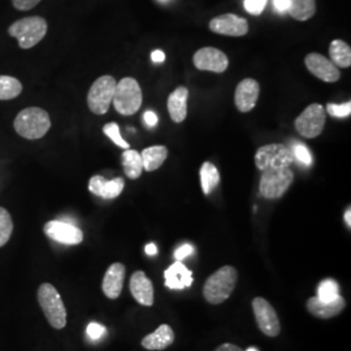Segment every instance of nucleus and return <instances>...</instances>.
<instances>
[{
    "label": "nucleus",
    "instance_id": "1",
    "mask_svg": "<svg viewBox=\"0 0 351 351\" xmlns=\"http://www.w3.org/2000/svg\"><path fill=\"white\" fill-rule=\"evenodd\" d=\"M239 272L232 265H224L207 278L203 287V295L211 304L226 302L237 285Z\"/></svg>",
    "mask_w": 351,
    "mask_h": 351
},
{
    "label": "nucleus",
    "instance_id": "2",
    "mask_svg": "<svg viewBox=\"0 0 351 351\" xmlns=\"http://www.w3.org/2000/svg\"><path fill=\"white\" fill-rule=\"evenodd\" d=\"M13 126L17 134L24 138H42L50 130V114L42 108L29 107L16 116Z\"/></svg>",
    "mask_w": 351,
    "mask_h": 351
},
{
    "label": "nucleus",
    "instance_id": "3",
    "mask_svg": "<svg viewBox=\"0 0 351 351\" xmlns=\"http://www.w3.org/2000/svg\"><path fill=\"white\" fill-rule=\"evenodd\" d=\"M10 36L19 40V46L24 50L38 45L47 33V23L43 17L32 16L17 20L8 27Z\"/></svg>",
    "mask_w": 351,
    "mask_h": 351
},
{
    "label": "nucleus",
    "instance_id": "4",
    "mask_svg": "<svg viewBox=\"0 0 351 351\" xmlns=\"http://www.w3.org/2000/svg\"><path fill=\"white\" fill-rule=\"evenodd\" d=\"M38 302L52 328L63 329L66 326V310L59 291L53 285L42 284L39 287Z\"/></svg>",
    "mask_w": 351,
    "mask_h": 351
},
{
    "label": "nucleus",
    "instance_id": "5",
    "mask_svg": "<svg viewBox=\"0 0 351 351\" xmlns=\"http://www.w3.org/2000/svg\"><path fill=\"white\" fill-rule=\"evenodd\" d=\"M114 110L124 116H130L138 111L142 106V90L138 82L125 77L116 84L112 99Z\"/></svg>",
    "mask_w": 351,
    "mask_h": 351
},
{
    "label": "nucleus",
    "instance_id": "6",
    "mask_svg": "<svg viewBox=\"0 0 351 351\" xmlns=\"http://www.w3.org/2000/svg\"><path fill=\"white\" fill-rule=\"evenodd\" d=\"M259 191L261 195L265 199H277L281 198L290 188L294 181V173L287 168H277V169H265L262 171Z\"/></svg>",
    "mask_w": 351,
    "mask_h": 351
},
{
    "label": "nucleus",
    "instance_id": "7",
    "mask_svg": "<svg viewBox=\"0 0 351 351\" xmlns=\"http://www.w3.org/2000/svg\"><path fill=\"white\" fill-rule=\"evenodd\" d=\"M116 80L112 75H101L88 90V106L95 114L108 112L116 88Z\"/></svg>",
    "mask_w": 351,
    "mask_h": 351
},
{
    "label": "nucleus",
    "instance_id": "8",
    "mask_svg": "<svg viewBox=\"0 0 351 351\" xmlns=\"http://www.w3.org/2000/svg\"><path fill=\"white\" fill-rule=\"evenodd\" d=\"M294 163L293 151L281 143H271L255 154V164L261 171L287 168Z\"/></svg>",
    "mask_w": 351,
    "mask_h": 351
},
{
    "label": "nucleus",
    "instance_id": "9",
    "mask_svg": "<svg viewBox=\"0 0 351 351\" xmlns=\"http://www.w3.org/2000/svg\"><path fill=\"white\" fill-rule=\"evenodd\" d=\"M295 129L304 138H316L326 126V108L317 103L308 106L295 119Z\"/></svg>",
    "mask_w": 351,
    "mask_h": 351
},
{
    "label": "nucleus",
    "instance_id": "10",
    "mask_svg": "<svg viewBox=\"0 0 351 351\" xmlns=\"http://www.w3.org/2000/svg\"><path fill=\"white\" fill-rule=\"evenodd\" d=\"M252 311L259 329L268 337H277L281 332L280 319L272 304L262 297L252 300Z\"/></svg>",
    "mask_w": 351,
    "mask_h": 351
},
{
    "label": "nucleus",
    "instance_id": "11",
    "mask_svg": "<svg viewBox=\"0 0 351 351\" xmlns=\"http://www.w3.org/2000/svg\"><path fill=\"white\" fill-rule=\"evenodd\" d=\"M210 30L228 37H243L249 33V23L246 19L237 14L226 13L210 21Z\"/></svg>",
    "mask_w": 351,
    "mask_h": 351
},
{
    "label": "nucleus",
    "instance_id": "12",
    "mask_svg": "<svg viewBox=\"0 0 351 351\" xmlns=\"http://www.w3.org/2000/svg\"><path fill=\"white\" fill-rule=\"evenodd\" d=\"M193 62L199 71H208L215 73H223L228 69L229 59L223 51L215 47H203L197 51Z\"/></svg>",
    "mask_w": 351,
    "mask_h": 351
},
{
    "label": "nucleus",
    "instance_id": "13",
    "mask_svg": "<svg viewBox=\"0 0 351 351\" xmlns=\"http://www.w3.org/2000/svg\"><path fill=\"white\" fill-rule=\"evenodd\" d=\"M46 236L63 245H78L84 241V233L80 228L65 221L53 220L46 223L43 228Z\"/></svg>",
    "mask_w": 351,
    "mask_h": 351
},
{
    "label": "nucleus",
    "instance_id": "14",
    "mask_svg": "<svg viewBox=\"0 0 351 351\" xmlns=\"http://www.w3.org/2000/svg\"><path fill=\"white\" fill-rule=\"evenodd\" d=\"M307 69L319 80L326 82H337L341 77L339 69L326 56L320 53H308L304 59Z\"/></svg>",
    "mask_w": 351,
    "mask_h": 351
},
{
    "label": "nucleus",
    "instance_id": "15",
    "mask_svg": "<svg viewBox=\"0 0 351 351\" xmlns=\"http://www.w3.org/2000/svg\"><path fill=\"white\" fill-rule=\"evenodd\" d=\"M261 94V85L254 78H245L239 84L234 94V103L239 112H250L256 106Z\"/></svg>",
    "mask_w": 351,
    "mask_h": 351
},
{
    "label": "nucleus",
    "instance_id": "16",
    "mask_svg": "<svg viewBox=\"0 0 351 351\" xmlns=\"http://www.w3.org/2000/svg\"><path fill=\"white\" fill-rule=\"evenodd\" d=\"M126 268L124 264L113 263L107 269L106 275L103 277L101 289L107 298L117 300L124 288L125 281Z\"/></svg>",
    "mask_w": 351,
    "mask_h": 351
},
{
    "label": "nucleus",
    "instance_id": "17",
    "mask_svg": "<svg viewBox=\"0 0 351 351\" xmlns=\"http://www.w3.org/2000/svg\"><path fill=\"white\" fill-rule=\"evenodd\" d=\"M129 287L133 298L138 302L139 304L146 307H151L154 304V285L143 271H137L132 275Z\"/></svg>",
    "mask_w": 351,
    "mask_h": 351
},
{
    "label": "nucleus",
    "instance_id": "18",
    "mask_svg": "<svg viewBox=\"0 0 351 351\" xmlns=\"http://www.w3.org/2000/svg\"><path fill=\"white\" fill-rule=\"evenodd\" d=\"M124 186H125V181L121 177L108 181L103 176H94L90 178V182H88V190L93 194L101 197L104 199L117 198L123 193Z\"/></svg>",
    "mask_w": 351,
    "mask_h": 351
},
{
    "label": "nucleus",
    "instance_id": "19",
    "mask_svg": "<svg viewBox=\"0 0 351 351\" xmlns=\"http://www.w3.org/2000/svg\"><path fill=\"white\" fill-rule=\"evenodd\" d=\"M306 306H307L308 313L314 315L315 317L326 320V319L336 317L337 315L341 314L343 311V308L346 307V301L341 295L330 302L320 301L317 297H313L307 301Z\"/></svg>",
    "mask_w": 351,
    "mask_h": 351
},
{
    "label": "nucleus",
    "instance_id": "20",
    "mask_svg": "<svg viewBox=\"0 0 351 351\" xmlns=\"http://www.w3.org/2000/svg\"><path fill=\"white\" fill-rule=\"evenodd\" d=\"M165 287L172 290H182L193 284V272L189 271L185 264L177 261L164 272Z\"/></svg>",
    "mask_w": 351,
    "mask_h": 351
},
{
    "label": "nucleus",
    "instance_id": "21",
    "mask_svg": "<svg viewBox=\"0 0 351 351\" xmlns=\"http://www.w3.org/2000/svg\"><path fill=\"white\" fill-rule=\"evenodd\" d=\"M175 342V332L168 324H162L155 332L147 335L141 341L146 350L162 351Z\"/></svg>",
    "mask_w": 351,
    "mask_h": 351
},
{
    "label": "nucleus",
    "instance_id": "22",
    "mask_svg": "<svg viewBox=\"0 0 351 351\" xmlns=\"http://www.w3.org/2000/svg\"><path fill=\"white\" fill-rule=\"evenodd\" d=\"M189 90L184 86L176 88L168 97V111L175 123H182L188 116Z\"/></svg>",
    "mask_w": 351,
    "mask_h": 351
},
{
    "label": "nucleus",
    "instance_id": "23",
    "mask_svg": "<svg viewBox=\"0 0 351 351\" xmlns=\"http://www.w3.org/2000/svg\"><path fill=\"white\" fill-rule=\"evenodd\" d=\"M143 169L147 172H154L163 165L165 159L168 158V150L164 146H152L145 149L141 154Z\"/></svg>",
    "mask_w": 351,
    "mask_h": 351
},
{
    "label": "nucleus",
    "instance_id": "24",
    "mask_svg": "<svg viewBox=\"0 0 351 351\" xmlns=\"http://www.w3.org/2000/svg\"><path fill=\"white\" fill-rule=\"evenodd\" d=\"M329 56H330V62L337 68H349L351 65L350 46L341 39H335L330 43Z\"/></svg>",
    "mask_w": 351,
    "mask_h": 351
},
{
    "label": "nucleus",
    "instance_id": "25",
    "mask_svg": "<svg viewBox=\"0 0 351 351\" xmlns=\"http://www.w3.org/2000/svg\"><path fill=\"white\" fill-rule=\"evenodd\" d=\"M289 14L298 21L310 20L316 12L315 0H289Z\"/></svg>",
    "mask_w": 351,
    "mask_h": 351
},
{
    "label": "nucleus",
    "instance_id": "26",
    "mask_svg": "<svg viewBox=\"0 0 351 351\" xmlns=\"http://www.w3.org/2000/svg\"><path fill=\"white\" fill-rule=\"evenodd\" d=\"M124 172L130 180H137L143 172V163L138 151L128 150L123 154Z\"/></svg>",
    "mask_w": 351,
    "mask_h": 351
},
{
    "label": "nucleus",
    "instance_id": "27",
    "mask_svg": "<svg viewBox=\"0 0 351 351\" xmlns=\"http://www.w3.org/2000/svg\"><path fill=\"white\" fill-rule=\"evenodd\" d=\"M199 175H201V184L203 193H204L206 195L211 194L213 191V189L216 188V186L219 185V182H220V175H219L217 168H216L211 162H206V163H203V165L201 167Z\"/></svg>",
    "mask_w": 351,
    "mask_h": 351
},
{
    "label": "nucleus",
    "instance_id": "28",
    "mask_svg": "<svg viewBox=\"0 0 351 351\" xmlns=\"http://www.w3.org/2000/svg\"><path fill=\"white\" fill-rule=\"evenodd\" d=\"M23 91L21 82L11 75H0V101H11Z\"/></svg>",
    "mask_w": 351,
    "mask_h": 351
},
{
    "label": "nucleus",
    "instance_id": "29",
    "mask_svg": "<svg viewBox=\"0 0 351 351\" xmlns=\"http://www.w3.org/2000/svg\"><path fill=\"white\" fill-rule=\"evenodd\" d=\"M339 295V284H337L335 280L326 278V280L320 282V285H319V288H317V298H319L320 301H333V300H336Z\"/></svg>",
    "mask_w": 351,
    "mask_h": 351
},
{
    "label": "nucleus",
    "instance_id": "30",
    "mask_svg": "<svg viewBox=\"0 0 351 351\" xmlns=\"http://www.w3.org/2000/svg\"><path fill=\"white\" fill-rule=\"evenodd\" d=\"M13 221L10 213L0 207V247H3L12 236Z\"/></svg>",
    "mask_w": 351,
    "mask_h": 351
},
{
    "label": "nucleus",
    "instance_id": "31",
    "mask_svg": "<svg viewBox=\"0 0 351 351\" xmlns=\"http://www.w3.org/2000/svg\"><path fill=\"white\" fill-rule=\"evenodd\" d=\"M103 132L107 137L112 139L113 143L117 145L119 147L128 150L129 149V143L126 142L125 139L121 137L120 134V128L116 124V123H110V124H106L103 128Z\"/></svg>",
    "mask_w": 351,
    "mask_h": 351
},
{
    "label": "nucleus",
    "instance_id": "32",
    "mask_svg": "<svg viewBox=\"0 0 351 351\" xmlns=\"http://www.w3.org/2000/svg\"><path fill=\"white\" fill-rule=\"evenodd\" d=\"M326 112L329 113L333 117H339V119H343L350 116L351 113V101H346L343 104H333L329 103L326 106Z\"/></svg>",
    "mask_w": 351,
    "mask_h": 351
},
{
    "label": "nucleus",
    "instance_id": "33",
    "mask_svg": "<svg viewBox=\"0 0 351 351\" xmlns=\"http://www.w3.org/2000/svg\"><path fill=\"white\" fill-rule=\"evenodd\" d=\"M293 155H294V158H295L297 160H300V162H301L302 164H304V165H311V164H313V156H311L310 151H308V149H307L304 145L297 143V145L294 146Z\"/></svg>",
    "mask_w": 351,
    "mask_h": 351
},
{
    "label": "nucleus",
    "instance_id": "34",
    "mask_svg": "<svg viewBox=\"0 0 351 351\" xmlns=\"http://www.w3.org/2000/svg\"><path fill=\"white\" fill-rule=\"evenodd\" d=\"M265 4H267V0H243L245 10L255 16L263 12Z\"/></svg>",
    "mask_w": 351,
    "mask_h": 351
},
{
    "label": "nucleus",
    "instance_id": "35",
    "mask_svg": "<svg viewBox=\"0 0 351 351\" xmlns=\"http://www.w3.org/2000/svg\"><path fill=\"white\" fill-rule=\"evenodd\" d=\"M86 332H88V336L90 339L97 341V339L103 337V335L106 333V328L101 326V324H98V323H90Z\"/></svg>",
    "mask_w": 351,
    "mask_h": 351
},
{
    "label": "nucleus",
    "instance_id": "36",
    "mask_svg": "<svg viewBox=\"0 0 351 351\" xmlns=\"http://www.w3.org/2000/svg\"><path fill=\"white\" fill-rule=\"evenodd\" d=\"M40 1L42 0H12L14 8L19 11H30L37 7Z\"/></svg>",
    "mask_w": 351,
    "mask_h": 351
},
{
    "label": "nucleus",
    "instance_id": "37",
    "mask_svg": "<svg viewBox=\"0 0 351 351\" xmlns=\"http://www.w3.org/2000/svg\"><path fill=\"white\" fill-rule=\"evenodd\" d=\"M191 254H193V246H191V245H184V246L178 247V249L175 251L176 261H180V262H181L182 259L188 258L189 255H191Z\"/></svg>",
    "mask_w": 351,
    "mask_h": 351
},
{
    "label": "nucleus",
    "instance_id": "38",
    "mask_svg": "<svg viewBox=\"0 0 351 351\" xmlns=\"http://www.w3.org/2000/svg\"><path fill=\"white\" fill-rule=\"evenodd\" d=\"M143 120H145V124L149 128H155L158 124V116H156V113L152 112V111L145 112Z\"/></svg>",
    "mask_w": 351,
    "mask_h": 351
},
{
    "label": "nucleus",
    "instance_id": "39",
    "mask_svg": "<svg viewBox=\"0 0 351 351\" xmlns=\"http://www.w3.org/2000/svg\"><path fill=\"white\" fill-rule=\"evenodd\" d=\"M274 7L278 13H284L288 11L289 0H274Z\"/></svg>",
    "mask_w": 351,
    "mask_h": 351
},
{
    "label": "nucleus",
    "instance_id": "40",
    "mask_svg": "<svg viewBox=\"0 0 351 351\" xmlns=\"http://www.w3.org/2000/svg\"><path fill=\"white\" fill-rule=\"evenodd\" d=\"M151 59L154 63H163L165 60V53L163 51L155 50L151 53Z\"/></svg>",
    "mask_w": 351,
    "mask_h": 351
},
{
    "label": "nucleus",
    "instance_id": "41",
    "mask_svg": "<svg viewBox=\"0 0 351 351\" xmlns=\"http://www.w3.org/2000/svg\"><path fill=\"white\" fill-rule=\"evenodd\" d=\"M215 351H245L242 350L241 348H239L237 345H233V343H223L220 345L217 349Z\"/></svg>",
    "mask_w": 351,
    "mask_h": 351
},
{
    "label": "nucleus",
    "instance_id": "42",
    "mask_svg": "<svg viewBox=\"0 0 351 351\" xmlns=\"http://www.w3.org/2000/svg\"><path fill=\"white\" fill-rule=\"evenodd\" d=\"M145 251H146V254H147V255L154 256V255H156V254H158V247L155 246V243H149V245L146 246Z\"/></svg>",
    "mask_w": 351,
    "mask_h": 351
},
{
    "label": "nucleus",
    "instance_id": "43",
    "mask_svg": "<svg viewBox=\"0 0 351 351\" xmlns=\"http://www.w3.org/2000/svg\"><path fill=\"white\" fill-rule=\"evenodd\" d=\"M345 221H346V224L349 228H351V208L349 207L348 210H346V213H345Z\"/></svg>",
    "mask_w": 351,
    "mask_h": 351
},
{
    "label": "nucleus",
    "instance_id": "44",
    "mask_svg": "<svg viewBox=\"0 0 351 351\" xmlns=\"http://www.w3.org/2000/svg\"><path fill=\"white\" fill-rule=\"evenodd\" d=\"M245 351H258V349H255V348H249V349H247V350H245Z\"/></svg>",
    "mask_w": 351,
    "mask_h": 351
},
{
    "label": "nucleus",
    "instance_id": "45",
    "mask_svg": "<svg viewBox=\"0 0 351 351\" xmlns=\"http://www.w3.org/2000/svg\"><path fill=\"white\" fill-rule=\"evenodd\" d=\"M163 1H164V0H163Z\"/></svg>",
    "mask_w": 351,
    "mask_h": 351
}]
</instances>
